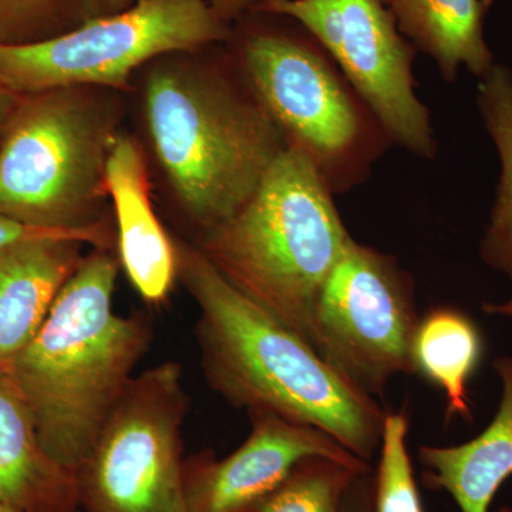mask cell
<instances>
[{
    "label": "cell",
    "instance_id": "cell-1",
    "mask_svg": "<svg viewBox=\"0 0 512 512\" xmlns=\"http://www.w3.org/2000/svg\"><path fill=\"white\" fill-rule=\"evenodd\" d=\"M175 248L178 275L198 306V345L212 389L248 413H274L315 427L370 463L386 416L375 397L245 298L200 248Z\"/></svg>",
    "mask_w": 512,
    "mask_h": 512
},
{
    "label": "cell",
    "instance_id": "cell-2",
    "mask_svg": "<svg viewBox=\"0 0 512 512\" xmlns=\"http://www.w3.org/2000/svg\"><path fill=\"white\" fill-rule=\"evenodd\" d=\"M120 261L94 248L32 340L0 367L16 384L40 443L76 476L150 343V326L114 312Z\"/></svg>",
    "mask_w": 512,
    "mask_h": 512
},
{
    "label": "cell",
    "instance_id": "cell-3",
    "mask_svg": "<svg viewBox=\"0 0 512 512\" xmlns=\"http://www.w3.org/2000/svg\"><path fill=\"white\" fill-rule=\"evenodd\" d=\"M350 238L322 175L286 146L252 197L204 232L198 248L245 298L316 349V302Z\"/></svg>",
    "mask_w": 512,
    "mask_h": 512
},
{
    "label": "cell",
    "instance_id": "cell-4",
    "mask_svg": "<svg viewBox=\"0 0 512 512\" xmlns=\"http://www.w3.org/2000/svg\"><path fill=\"white\" fill-rule=\"evenodd\" d=\"M144 104L157 160L204 232L239 211L286 148L252 90L215 70L160 63L148 73Z\"/></svg>",
    "mask_w": 512,
    "mask_h": 512
},
{
    "label": "cell",
    "instance_id": "cell-5",
    "mask_svg": "<svg viewBox=\"0 0 512 512\" xmlns=\"http://www.w3.org/2000/svg\"><path fill=\"white\" fill-rule=\"evenodd\" d=\"M100 87L19 96L0 134V215L28 227L80 231L103 222L117 110Z\"/></svg>",
    "mask_w": 512,
    "mask_h": 512
},
{
    "label": "cell",
    "instance_id": "cell-6",
    "mask_svg": "<svg viewBox=\"0 0 512 512\" xmlns=\"http://www.w3.org/2000/svg\"><path fill=\"white\" fill-rule=\"evenodd\" d=\"M241 63L286 146L312 161L333 194L363 180L387 136L311 35L256 30L242 40Z\"/></svg>",
    "mask_w": 512,
    "mask_h": 512
},
{
    "label": "cell",
    "instance_id": "cell-7",
    "mask_svg": "<svg viewBox=\"0 0 512 512\" xmlns=\"http://www.w3.org/2000/svg\"><path fill=\"white\" fill-rule=\"evenodd\" d=\"M228 35L227 19L207 0H137L50 39L0 45V86L16 97L63 87L124 89L143 64Z\"/></svg>",
    "mask_w": 512,
    "mask_h": 512
},
{
    "label": "cell",
    "instance_id": "cell-8",
    "mask_svg": "<svg viewBox=\"0 0 512 512\" xmlns=\"http://www.w3.org/2000/svg\"><path fill=\"white\" fill-rule=\"evenodd\" d=\"M183 369L165 362L130 380L76 473L83 512H188L181 429Z\"/></svg>",
    "mask_w": 512,
    "mask_h": 512
},
{
    "label": "cell",
    "instance_id": "cell-9",
    "mask_svg": "<svg viewBox=\"0 0 512 512\" xmlns=\"http://www.w3.org/2000/svg\"><path fill=\"white\" fill-rule=\"evenodd\" d=\"M420 316L412 276L392 255L350 238L316 302V350L372 397L399 375H414Z\"/></svg>",
    "mask_w": 512,
    "mask_h": 512
},
{
    "label": "cell",
    "instance_id": "cell-10",
    "mask_svg": "<svg viewBox=\"0 0 512 512\" xmlns=\"http://www.w3.org/2000/svg\"><path fill=\"white\" fill-rule=\"evenodd\" d=\"M254 8L299 23L335 60L390 141L420 158L436 156L430 111L414 89L417 49L384 0H254Z\"/></svg>",
    "mask_w": 512,
    "mask_h": 512
},
{
    "label": "cell",
    "instance_id": "cell-11",
    "mask_svg": "<svg viewBox=\"0 0 512 512\" xmlns=\"http://www.w3.org/2000/svg\"><path fill=\"white\" fill-rule=\"evenodd\" d=\"M251 433L229 456H198L184 463L188 512H249L309 457H326L356 470H372L315 427L269 412H251Z\"/></svg>",
    "mask_w": 512,
    "mask_h": 512
},
{
    "label": "cell",
    "instance_id": "cell-12",
    "mask_svg": "<svg viewBox=\"0 0 512 512\" xmlns=\"http://www.w3.org/2000/svg\"><path fill=\"white\" fill-rule=\"evenodd\" d=\"M106 184L128 281L144 301L163 302L178 275L177 248L154 212L143 151L126 134L117 133L111 143Z\"/></svg>",
    "mask_w": 512,
    "mask_h": 512
},
{
    "label": "cell",
    "instance_id": "cell-13",
    "mask_svg": "<svg viewBox=\"0 0 512 512\" xmlns=\"http://www.w3.org/2000/svg\"><path fill=\"white\" fill-rule=\"evenodd\" d=\"M82 235H50L0 249V363L36 335L53 303L82 264Z\"/></svg>",
    "mask_w": 512,
    "mask_h": 512
},
{
    "label": "cell",
    "instance_id": "cell-14",
    "mask_svg": "<svg viewBox=\"0 0 512 512\" xmlns=\"http://www.w3.org/2000/svg\"><path fill=\"white\" fill-rule=\"evenodd\" d=\"M0 504L20 512H77L73 473L46 453L18 387L0 367Z\"/></svg>",
    "mask_w": 512,
    "mask_h": 512
},
{
    "label": "cell",
    "instance_id": "cell-15",
    "mask_svg": "<svg viewBox=\"0 0 512 512\" xmlns=\"http://www.w3.org/2000/svg\"><path fill=\"white\" fill-rule=\"evenodd\" d=\"M493 366L501 380V400L487 429L458 446L419 450L426 487L446 491L461 512H488L512 476V357H497Z\"/></svg>",
    "mask_w": 512,
    "mask_h": 512
},
{
    "label": "cell",
    "instance_id": "cell-16",
    "mask_svg": "<svg viewBox=\"0 0 512 512\" xmlns=\"http://www.w3.org/2000/svg\"><path fill=\"white\" fill-rule=\"evenodd\" d=\"M402 35L436 62L453 82L458 70L484 77L494 56L484 39L485 13L493 0H384Z\"/></svg>",
    "mask_w": 512,
    "mask_h": 512
},
{
    "label": "cell",
    "instance_id": "cell-17",
    "mask_svg": "<svg viewBox=\"0 0 512 512\" xmlns=\"http://www.w3.org/2000/svg\"><path fill=\"white\" fill-rule=\"evenodd\" d=\"M483 356V338L474 320L451 306L430 309L413 339L414 375L439 387L447 400V420H473L467 387Z\"/></svg>",
    "mask_w": 512,
    "mask_h": 512
},
{
    "label": "cell",
    "instance_id": "cell-18",
    "mask_svg": "<svg viewBox=\"0 0 512 512\" xmlns=\"http://www.w3.org/2000/svg\"><path fill=\"white\" fill-rule=\"evenodd\" d=\"M478 106L501 158V180L480 245L483 261L512 278V72L494 64L481 77Z\"/></svg>",
    "mask_w": 512,
    "mask_h": 512
},
{
    "label": "cell",
    "instance_id": "cell-19",
    "mask_svg": "<svg viewBox=\"0 0 512 512\" xmlns=\"http://www.w3.org/2000/svg\"><path fill=\"white\" fill-rule=\"evenodd\" d=\"M367 471L372 470H356L332 458H305L249 512H345L350 485Z\"/></svg>",
    "mask_w": 512,
    "mask_h": 512
},
{
    "label": "cell",
    "instance_id": "cell-20",
    "mask_svg": "<svg viewBox=\"0 0 512 512\" xmlns=\"http://www.w3.org/2000/svg\"><path fill=\"white\" fill-rule=\"evenodd\" d=\"M409 427L406 410L384 416L379 464L373 477L375 512H426L407 450Z\"/></svg>",
    "mask_w": 512,
    "mask_h": 512
},
{
    "label": "cell",
    "instance_id": "cell-21",
    "mask_svg": "<svg viewBox=\"0 0 512 512\" xmlns=\"http://www.w3.org/2000/svg\"><path fill=\"white\" fill-rule=\"evenodd\" d=\"M83 22V0H0V45L40 42Z\"/></svg>",
    "mask_w": 512,
    "mask_h": 512
},
{
    "label": "cell",
    "instance_id": "cell-22",
    "mask_svg": "<svg viewBox=\"0 0 512 512\" xmlns=\"http://www.w3.org/2000/svg\"><path fill=\"white\" fill-rule=\"evenodd\" d=\"M50 235H82L92 239L97 248H110L111 244L109 228L103 222L80 231H49V229L28 227L0 215V249L26 239L50 237Z\"/></svg>",
    "mask_w": 512,
    "mask_h": 512
},
{
    "label": "cell",
    "instance_id": "cell-23",
    "mask_svg": "<svg viewBox=\"0 0 512 512\" xmlns=\"http://www.w3.org/2000/svg\"><path fill=\"white\" fill-rule=\"evenodd\" d=\"M345 512H375L372 471L359 474L346 495Z\"/></svg>",
    "mask_w": 512,
    "mask_h": 512
},
{
    "label": "cell",
    "instance_id": "cell-24",
    "mask_svg": "<svg viewBox=\"0 0 512 512\" xmlns=\"http://www.w3.org/2000/svg\"><path fill=\"white\" fill-rule=\"evenodd\" d=\"M136 2L137 0H83L84 20L123 12Z\"/></svg>",
    "mask_w": 512,
    "mask_h": 512
},
{
    "label": "cell",
    "instance_id": "cell-25",
    "mask_svg": "<svg viewBox=\"0 0 512 512\" xmlns=\"http://www.w3.org/2000/svg\"><path fill=\"white\" fill-rule=\"evenodd\" d=\"M16 100H18V97L13 96L12 93L0 86V134H2L3 127H5L6 121L12 113Z\"/></svg>",
    "mask_w": 512,
    "mask_h": 512
},
{
    "label": "cell",
    "instance_id": "cell-26",
    "mask_svg": "<svg viewBox=\"0 0 512 512\" xmlns=\"http://www.w3.org/2000/svg\"><path fill=\"white\" fill-rule=\"evenodd\" d=\"M207 2H210L227 19L228 15L238 12L239 9L244 8L245 5H249L254 0H207Z\"/></svg>",
    "mask_w": 512,
    "mask_h": 512
},
{
    "label": "cell",
    "instance_id": "cell-27",
    "mask_svg": "<svg viewBox=\"0 0 512 512\" xmlns=\"http://www.w3.org/2000/svg\"><path fill=\"white\" fill-rule=\"evenodd\" d=\"M483 311L488 313V315H501L512 318V298L510 301L503 303H484Z\"/></svg>",
    "mask_w": 512,
    "mask_h": 512
},
{
    "label": "cell",
    "instance_id": "cell-28",
    "mask_svg": "<svg viewBox=\"0 0 512 512\" xmlns=\"http://www.w3.org/2000/svg\"><path fill=\"white\" fill-rule=\"evenodd\" d=\"M0 512H20L13 510V508L6 507V505L0 504Z\"/></svg>",
    "mask_w": 512,
    "mask_h": 512
},
{
    "label": "cell",
    "instance_id": "cell-29",
    "mask_svg": "<svg viewBox=\"0 0 512 512\" xmlns=\"http://www.w3.org/2000/svg\"><path fill=\"white\" fill-rule=\"evenodd\" d=\"M497 512H512V508L503 507V508H500V510H498Z\"/></svg>",
    "mask_w": 512,
    "mask_h": 512
},
{
    "label": "cell",
    "instance_id": "cell-30",
    "mask_svg": "<svg viewBox=\"0 0 512 512\" xmlns=\"http://www.w3.org/2000/svg\"><path fill=\"white\" fill-rule=\"evenodd\" d=\"M77 512H83V511H82V510H79V511H77Z\"/></svg>",
    "mask_w": 512,
    "mask_h": 512
}]
</instances>
